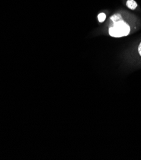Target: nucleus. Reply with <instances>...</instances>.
I'll return each instance as SVG.
<instances>
[{
    "mask_svg": "<svg viewBox=\"0 0 141 160\" xmlns=\"http://www.w3.org/2000/svg\"><path fill=\"white\" fill-rule=\"evenodd\" d=\"M138 51H139V53L140 54V56H141V42L140 43L139 45V47H138Z\"/></svg>",
    "mask_w": 141,
    "mask_h": 160,
    "instance_id": "obj_5",
    "label": "nucleus"
},
{
    "mask_svg": "<svg viewBox=\"0 0 141 160\" xmlns=\"http://www.w3.org/2000/svg\"><path fill=\"white\" fill-rule=\"evenodd\" d=\"M130 31L129 25L123 20L113 22V26L109 29V33L111 37L119 38L127 36Z\"/></svg>",
    "mask_w": 141,
    "mask_h": 160,
    "instance_id": "obj_1",
    "label": "nucleus"
},
{
    "mask_svg": "<svg viewBox=\"0 0 141 160\" xmlns=\"http://www.w3.org/2000/svg\"><path fill=\"white\" fill-rule=\"evenodd\" d=\"M106 18V15L104 13H101L99 14V15H98V19L100 22H104L105 21Z\"/></svg>",
    "mask_w": 141,
    "mask_h": 160,
    "instance_id": "obj_4",
    "label": "nucleus"
},
{
    "mask_svg": "<svg viewBox=\"0 0 141 160\" xmlns=\"http://www.w3.org/2000/svg\"><path fill=\"white\" fill-rule=\"evenodd\" d=\"M127 6L131 10H135L137 7V4L134 0H128L127 2Z\"/></svg>",
    "mask_w": 141,
    "mask_h": 160,
    "instance_id": "obj_2",
    "label": "nucleus"
},
{
    "mask_svg": "<svg viewBox=\"0 0 141 160\" xmlns=\"http://www.w3.org/2000/svg\"><path fill=\"white\" fill-rule=\"evenodd\" d=\"M111 19L113 22H117V21H119L123 20V19H122V18L121 17V15H119V14L113 15L112 17L111 18Z\"/></svg>",
    "mask_w": 141,
    "mask_h": 160,
    "instance_id": "obj_3",
    "label": "nucleus"
}]
</instances>
